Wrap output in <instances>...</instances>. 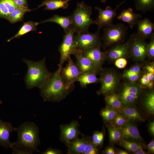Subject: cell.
<instances>
[{
  "instance_id": "35",
  "label": "cell",
  "mask_w": 154,
  "mask_h": 154,
  "mask_svg": "<svg viewBox=\"0 0 154 154\" xmlns=\"http://www.w3.org/2000/svg\"><path fill=\"white\" fill-rule=\"evenodd\" d=\"M129 121L124 115L118 112L111 124L120 127L123 126Z\"/></svg>"
},
{
  "instance_id": "43",
  "label": "cell",
  "mask_w": 154,
  "mask_h": 154,
  "mask_svg": "<svg viewBox=\"0 0 154 154\" xmlns=\"http://www.w3.org/2000/svg\"><path fill=\"white\" fill-rule=\"evenodd\" d=\"M141 73H136L131 75L126 78L131 82H136L139 78Z\"/></svg>"
},
{
  "instance_id": "7",
  "label": "cell",
  "mask_w": 154,
  "mask_h": 154,
  "mask_svg": "<svg viewBox=\"0 0 154 154\" xmlns=\"http://www.w3.org/2000/svg\"><path fill=\"white\" fill-rule=\"evenodd\" d=\"M141 88L135 82L124 84L119 95L123 107L133 105L137 102Z\"/></svg>"
},
{
  "instance_id": "21",
  "label": "cell",
  "mask_w": 154,
  "mask_h": 154,
  "mask_svg": "<svg viewBox=\"0 0 154 154\" xmlns=\"http://www.w3.org/2000/svg\"><path fill=\"white\" fill-rule=\"evenodd\" d=\"M52 22L55 23L61 27L65 33L72 27V20L71 15L63 16L55 15L52 17L40 22V23Z\"/></svg>"
},
{
  "instance_id": "44",
  "label": "cell",
  "mask_w": 154,
  "mask_h": 154,
  "mask_svg": "<svg viewBox=\"0 0 154 154\" xmlns=\"http://www.w3.org/2000/svg\"><path fill=\"white\" fill-rule=\"evenodd\" d=\"M60 151L56 149L49 148L46 151L42 153V154H60Z\"/></svg>"
},
{
  "instance_id": "39",
  "label": "cell",
  "mask_w": 154,
  "mask_h": 154,
  "mask_svg": "<svg viewBox=\"0 0 154 154\" xmlns=\"http://www.w3.org/2000/svg\"><path fill=\"white\" fill-rule=\"evenodd\" d=\"M141 70L140 66L135 65L129 69L125 70L122 74V77L126 78L128 76L136 73H141Z\"/></svg>"
},
{
  "instance_id": "36",
  "label": "cell",
  "mask_w": 154,
  "mask_h": 154,
  "mask_svg": "<svg viewBox=\"0 0 154 154\" xmlns=\"http://www.w3.org/2000/svg\"><path fill=\"white\" fill-rule=\"evenodd\" d=\"M104 139V134L102 132L96 131L92 137V143L96 146L101 145Z\"/></svg>"
},
{
  "instance_id": "46",
  "label": "cell",
  "mask_w": 154,
  "mask_h": 154,
  "mask_svg": "<svg viewBox=\"0 0 154 154\" xmlns=\"http://www.w3.org/2000/svg\"><path fill=\"white\" fill-rule=\"evenodd\" d=\"M147 149L150 153H154V141L153 140L151 141L147 145Z\"/></svg>"
},
{
  "instance_id": "8",
  "label": "cell",
  "mask_w": 154,
  "mask_h": 154,
  "mask_svg": "<svg viewBox=\"0 0 154 154\" xmlns=\"http://www.w3.org/2000/svg\"><path fill=\"white\" fill-rule=\"evenodd\" d=\"M135 34L136 33L131 34L125 43L116 44L105 52L106 59L114 60L131 56L132 45Z\"/></svg>"
},
{
  "instance_id": "17",
  "label": "cell",
  "mask_w": 154,
  "mask_h": 154,
  "mask_svg": "<svg viewBox=\"0 0 154 154\" xmlns=\"http://www.w3.org/2000/svg\"><path fill=\"white\" fill-rule=\"evenodd\" d=\"M78 125L77 121H73L61 126V139L68 146L71 141L77 138L79 133Z\"/></svg>"
},
{
  "instance_id": "14",
  "label": "cell",
  "mask_w": 154,
  "mask_h": 154,
  "mask_svg": "<svg viewBox=\"0 0 154 154\" xmlns=\"http://www.w3.org/2000/svg\"><path fill=\"white\" fill-rule=\"evenodd\" d=\"M145 40L136 33L132 45L131 56L136 60H143L147 56V44Z\"/></svg>"
},
{
  "instance_id": "2",
  "label": "cell",
  "mask_w": 154,
  "mask_h": 154,
  "mask_svg": "<svg viewBox=\"0 0 154 154\" xmlns=\"http://www.w3.org/2000/svg\"><path fill=\"white\" fill-rule=\"evenodd\" d=\"M62 67L59 66L56 71L52 73L49 80L40 89V95L44 101L59 102L72 90L67 87L62 78Z\"/></svg>"
},
{
  "instance_id": "24",
  "label": "cell",
  "mask_w": 154,
  "mask_h": 154,
  "mask_svg": "<svg viewBox=\"0 0 154 154\" xmlns=\"http://www.w3.org/2000/svg\"><path fill=\"white\" fill-rule=\"evenodd\" d=\"M118 111L124 115L129 121H145L141 114L132 105L123 107Z\"/></svg>"
},
{
  "instance_id": "5",
  "label": "cell",
  "mask_w": 154,
  "mask_h": 154,
  "mask_svg": "<svg viewBox=\"0 0 154 154\" xmlns=\"http://www.w3.org/2000/svg\"><path fill=\"white\" fill-rule=\"evenodd\" d=\"M128 27L121 23L106 27L104 31L103 39L104 45L109 46L122 42L126 35Z\"/></svg>"
},
{
  "instance_id": "22",
  "label": "cell",
  "mask_w": 154,
  "mask_h": 154,
  "mask_svg": "<svg viewBox=\"0 0 154 154\" xmlns=\"http://www.w3.org/2000/svg\"><path fill=\"white\" fill-rule=\"evenodd\" d=\"M20 8L13 0H0V18L7 19L15 9Z\"/></svg>"
},
{
  "instance_id": "10",
  "label": "cell",
  "mask_w": 154,
  "mask_h": 154,
  "mask_svg": "<svg viewBox=\"0 0 154 154\" xmlns=\"http://www.w3.org/2000/svg\"><path fill=\"white\" fill-rule=\"evenodd\" d=\"M67 61L66 66L62 68L61 76L67 87L73 89L74 87V83L77 81L81 73L76 63L70 57Z\"/></svg>"
},
{
  "instance_id": "23",
  "label": "cell",
  "mask_w": 154,
  "mask_h": 154,
  "mask_svg": "<svg viewBox=\"0 0 154 154\" xmlns=\"http://www.w3.org/2000/svg\"><path fill=\"white\" fill-rule=\"evenodd\" d=\"M71 0H45L37 8L45 6V10L54 11L60 8L65 9L68 6V2Z\"/></svg>"
},
{
  "instance_id": "12",
  "label": "cell",
  "mask_w": 154,
  "mask_h": 154,
  "mask_svg": "<svg viewBox=\"0 0 154 154\" xmlns=\"http://www.w3.org/2000/svg\"><path fill=\"white\" fill-rule=\"evenodd\" d=\"M125 2V1H123L117 5L114 9L109 6H107L105 9L99 7H95L98 11L99 14L96 19L94 20V24L98 26V30H100L104 27H106L113 24L112 21L116 16L117 9Z\"/></svg>"
},
{
  "instance_id": "28",
  "label": "cell",
  "mask_w": 154,
  "mask_h": 154,
  "mask_svg": "<svg viewBox=\"0 0 154 154\" xmlns=\"http://www.w3.org/2000/svg\"><path fill=\"white\" fill-rule=\"evenodd\" d=\"M96 75L91 73H81L79 76L77 81L80 82L82 87L86 88L88 84L100 82L99 78H97Z\"/></svg>"
},
{
  "instance_id": "37",
  "label": "cell",
  "mask_w": 154,
  "mask_h": 154,
  "mask_svg": "<svg viewBox=\"0 0 154 154\" xmlns=\"http://www.w3.org/2000/svg\"><path fill=\"white\" fill-rule=\"evenodd\" d=\"M92 142L86 141V143L83 154H96L98 153V149Z\"/></svg>"
},
{
  "instance_id": "16",
  "label": "cell",
  "mask_w": 154,
  "mask_h": 154,
  "mask_svg": "<svg viewBox=\"0 0 154 154\" xmlns=\"http://www.w3.org/2000/svg\"><path fill=\"white\" fill-rule=\"evenodd\" d=\"M16 129L11 123L4 121L0 119V146L6 149H12L13 143L10 141V135L11 132L15 131Z\"/></svg>"
},
{
  "instance_id": "32",
  "label": "cell",
  "mask_w": 154,
  "mask_h": 154,
  "mask_svg": "<svg viewBox=\"0 0 154 154\" xmlns=\"http://www.w3.org/2000/svg\"><path fill=\"white\" fill-rule=\"evenodd\" d=\"M118 111L112 108L106 106L100 112V115L104 120L112 124Z\"/></svg>"
},
{
  "instance_id": "33",
  "label": "cell",
  "mask_w": 154,
  "mask_h": 154,
  "mask_svg": "<svg viewBox=\"0 0 154 154\" xmlns=\"http://www.w3.org/2000/svg\"><path fill=\"white\" fill-rule=\"evenodd\" d=\"M119 142L121 146L133 153L139 150L143 149L140 144L133 141L122 139Z\"/></svg>"
},
{
  "instance_id": "49",
  "label": "cell",
  "mask_w": 154,
  "mask_h": 154,
  "mask_svg": "<svg viewBox=\"0 0 154 154\" xmlns=\"http://www.w3.org/2000/svg\"><path fill=\"white\" fill-rule=\"evenodd\" d=\"M146 74L150 81L154 82V74L152 73L147 72Z\"/></svg>"
},
{
  "instance_id": "29",
  "label": "cell",
  "mask_w": 154,
  "mask_h": 154,
  "mask_svg": "<svg viewBox=\"0 0 154 154\" xmlns=\"http://www.w3.org/2000/svg\"><path fill=\"white\" fill-rule=\"evenodd\" d=\"M134 1L136 9L143 13L154 9V0H134Z\"/></svg>"
},
{
  "instance_id": "25",
  "label": "cell",
  "mask_w": 154,
  "mask_h": 154,
  "mask_svg": "<svg viewBox=\"0 0 154 154\" xmlns=\"http://www.w3.org/2000/svg\"><path fill=\"white\" fill-rule=\"evenodd\" d=\"M105 100L106 106L118 111L123 107L119 95L114 92L106 95Z\"/></svg>"
},
{
  "instance_id": "38",
  "label": "cell",
  "mask_w": 154,
  "mask_h": 154,
  "mask_svg": "<svg viewBox=\"0 0 154 154\" xmlns=\"http://www.w3.org/2000/svg\"><path fill=\"white\" fill-rule=\"evenodd\" d=\"M149 43L147 44V56L151 58L154 57V33H152L150 37Z\"/></svg>"
},
{
  "instance_id": "15",
  "label": "cell",
  "mask_w": 154,
  "mask_h": 154,
  "mask_svg": "<svg viewBox=\"0 0 154 154\" xmlns=\"http://www.w3.org/2000/svg\"><path fill=\"white\" fill-rule=\"evenodd\" d=\"M101 46L82 50L83 55L89 59L97 67L102 70V66L106 59L105 52L101 50Z\"/></svg>"
},
{
  "instance_id": "6",
  "label": "cell",
  "mask_w": 154,
  "mask_h": 154,
  "mask_svg": "<svg viewBox=\"0 0 154 154\" xmlns=\"http://www.w3.org/2000/svg\"><path fill=\"white\" fill-rule=\"evenodd\" d=\"M75 33L72 27L65 33L62 42L58 48L60 54L58 66H62L64 63L70 57V55L73 54L78 48L74 37Z\"/></svg>"
},
{
  "instance_id": "31",
  "label": "cell",
  "mask_w": 154,
  "mask_h": 154,
  "mask_svg": "<svg viewBox=\"0 0 154 154\" xmlns=\"http://www.w3.org/2000/svg\"><path fill=\"white\" fill-rule=\"evenodd\" d=\"M31 10L29 9L21 8L17 9L10 15L7 20L13 23L22 21L25 14Z\"/></svg>"
},
{
  "instance_id": "1",
  "label": "cell",
  "mask_w": 154,
  "mask_h": 154,
  "mask_svg": "<svg viewBox=\"0 0 154 154\" xmlns=\"http://www.w3.org/2000/svg\"><path fill=\"white\" fill-rule=\"evenodd\" d=\"M15 131L18 140L13 143V154H31L39 152V129L34 123L25 122L16 128Z\"/></svg>"
},
{
  "instance_id": "45",
  "label": "cell",
  "mask_w": 154,
  "mask_h": 154,
  "mask_svg": "<svg viewBox=\"0 0 154 154\" xmlns=\"http://www.w3.org/2000/svg\"><path fill=\"white\" fill-rule=\"evenodd\" d=\"M145 68L147 72L152 73L154 74V65L153 62L147 65Z\"/></svg>"
},
{
  "instance_id": "19",
  "label": "cell",
  "mask_w": 154,
  "mask_h": 154,
  "mask_svg": "<svg viewBox=\"0 0 154 154\" xmlns=\"http://www.w3.org/2000/svg\"><path fill=\"white\" fill-rule=\"evenodd\" d=\"M137 33L145 39L150 37L154 29V24L148 19L145 18L138 20L136 24Z\"/></svg>"
},
{
  "instance_id": "4",
  "label": "cell",
  "mask_w": 154,
  "mask_h": 154,
  "mask_svg": "<svg viewBox=\"0 0 154 154\" xmlns=\"http://www.w3.org/2000/svg\"><path fill=\"white\" fill-rule=\"evenodd\" d=\"M92 8L83 1L78 3L76 7L71 15L72 27L76 33H80L88 32L90 26L94 24L91 18Z\"/></svg>"
},
{
  "instance_id": "26",
  "label": "cell",
  "mask_w": 154,
  "mask_h": 154,
  "mask_svg": "<svg viewBox=\"0 0 154 154\" xmlns=\"http://www.w3.org/2000/svg\"><path fill=\"white\" fill-rule=\"evenodd\" d=\"M86 141L84 139L77 138L71 141L68 145L70 153L83 154Z\"/></svg>"
},
{
  "instance_id": "9",
  "label": "cell",
  "mask_w": 154,
  "mask_h": 154,
  "mask_svg": "<svg viewBox=\"0 0 154 154\" xmlns=\"http://www.w3.org/2000/svg\"><path fill=\"white\" fill-rule=\"evenodd\" d=\"M99 81L101 86L98 93L106 95L114 92L117 86L118 78L114 72L104 70L101 72Z\"/></svg>"
},
{
  "instance_id": "30",
  "label": "cell",
  "mask_w": 154,
  "mask_h": 154,
  "mask_svg": "<svg viewBox=\"0 0 154 154\" xmlns=\"http://www.w3.org/2000/svg\"><path fill=\"white\" fill-rule=\"evenodd\" d=\"M107 127L111 142L114 143L119 142L123 139L121 132L119 127L111 124L108 125Z\"/></svg>"
},
{
  "instance_id": "53",
  "label": "cell",
  "mask_w": 154,
  "mask_h": 154,
  "mask_svg": "<svg viewBox=\"0 0 154 154\" xmlns=\"http://www.w3.org/2000/svg\"><path fill=\"white\" fill-rule=\"evenodd\" d=\"M2 103V101L0 100V104H1Z\"/></svg>"
},
{
  "instance_id": "48",
  "label": "cell",
  "mask_w": 154,
  "mask_h": 154,
  "mask_svg": "<svg viewBox=\"0 0 154 154\" xmlns=\"http://www.w3.org/2000/svg\"><path fill=\"white\" fill-rule=\"evenodd\" d=\"M104 153L106 154H114L116 153L114 149L111 147H108L106 149Z\"/></svg>"
},
{
  "instance_id": "42",
  "label": "cell",
  "mask_w": 154,
  "mask_h": 154,
  "mask_svg": "<svg viewBox=\"0 0 154 154\" xmlns=\"http://www.w3.org/2000/svg\"><path fill=\"white\" fill-rule=\"evenodd\" d=\"M150 82L146 74L143 75L140 80V82L141 86L147 88V86Z\"/></svg>"
},
{
  "instance_id": "41",
  "label": "cell",
  "mask_w": 154,
  "mask_h": 154,
  "mask_svg": "<svg viewBox=\"0 0 154 154\" xmlns=\"http://www.w3.org/2000/svg\"><path fill=\"white\" fill-rule=\"evenodd\" d=\"M14 3L18 7L28 9L26 0H13Z\"/></svg>"
},
{
  "instance_id": "20",
  "label": "cell",
  "mask_w": 154,
  "mask_h": 154,
  "mask_svg": "<svg viewBox=\"0 0 154 154\" xmlns=\"http://www.w3.org/2000/svg\"><path fill=\"white\" fill-rule=\"evenodd\" d=\"M141 17V14L134 13L133 9L131 8H129L123 10L117 17V18L118 20L127 23L129 27L132 28L136 24L139 19Z\"/></svg>"
},
{
  "instance_id": "51",
  "label": "cell",
  "mask_w": 154,
  "mask_h": 154,
  "mask_svg": "<svg viewBox=\"0 0 154 154\" xmlns=\"http://www.w3.org/2000/svg\"><path fill=\"white\" fill-rule=\"evenodd\" d=\"M116 153L118 154H127L128 153L125 151L123 150H120L118 151Z\"/></svg>"
},
{
  "instance_id": "34",
  "label": "cell",
  "mask_w": 154,
  "mask_h": 154,
  "mask_svg": "<svg viewBox=\"0 0 154 154\" xmlns=\"http://www.w3.org/2000/svg\"><path fill=\"white\" fill-rule=\"evenodd\" d=\"M144 107L150 114L154 113V92L151 91L145 96L144 100Z\"/></svg>"
},
{
  "instance_id": "52",
  "label": "cell",
  "mask_w": 154,
  "mask_h": 154,
  "mask_svg": "<svg viewBox=\"0 0 154 154\" xmlns=\"http://www.w3.org/2000/svg\"><path fill=\"white\" fill-rule=\"evenodd\" d=\"M101 1L103 3H105L106 1V0H101Z\"/></svg>"
},
{
  "instance_id": "3",
  "label": "cell",
  "mask_w": 154,
  "mask_h": 154,
  "mask_svg": "<svg viewBox=\"0 0 154 154\" xmlns=\"http://www.w3.org/2000/svg\"><path fill=\"white\" fill-rule=\"evenodd\" d=\"M23 61L28 67L24 78L27 88L29 89L38 87L40 89L48 81L52 74L46 67V58L37 62L25 58L23 59Z\"/></svg>"
},
{
  "instance_id": "13",
  "label": "cell",
  "mask_w": 154,
  "mask_h": 154,
  "mask_svg": "<svg viewBox=\"0 0 154 154\" xmlns=\"http://www.w3.org/2000/svg\"><path fill=\"white\" fill-rule=\"evenodd\" d=\"M73 55L76 57V63L81 74L91 73L96 74L102 70L95 66L89 59L83 55L82 50L77 48Z\"/></svg>"
},
{
  "instance_id": "50",
  "label": "cell",
  "mask_w": 154,
  "mask_h": 154,
  "mask_svg": "<svg viewBox=\"0 0 154 154\" xmlns=\"http://www.w3.org/2000/svg\"><path fill=\"white\" fill-rule=\"evenodd\" d=\"M133 154H146V153L145 152L143 149H140L137 151L133 153Z\"/></svg>"
},
{
  "instance_id": "40",
  "label": "cell",
  "mask_w": 154,
  "mask_h": 154,
  "mask_svg": "<svg viewBox=\"0 0 154 154\" xmlns=\"http://www.w3.org/2000/svg\"><path fill=\"white\" fill-rule=\"evenodd\" d=\"M115 60V65L116 67L119 68H124L127 64V61L125 58H119Z\"/></svg>"
},
{
  "instance_id": "27",
  "label": "cell",
  "mask_w": 154,
  "mask_h": 154,
  "mask_svg": "<svg viewBox=\"0 0 154 154\" xmlns=\"http://www.w3.org/2000/svg\"><path fill=\"white\" fill-rule=\"evenodd\" d=\"M40 22H36L29 21L24 23L19 30L18 32L13 37L8 39L9 42L14 38H20L21 36L32 31L37 30V26Z\"/></svg>"
},
{
  "instance_id": "11",
  "label": "cell",
  "mask_w": 154,
  "mask_h": 154,
  "mask_svg": "<svg viewBox=\"0 0 154 154\" xmlns=\"http://www.w3.org/2000/svg\"><path fill=\"white\" fill-rule=\"evenodd\" d=\"M99 32L100 30H98L95 33L87 32L74 35V39L78 48L83 50L101 46Z\"/></svg>"
},
{
  "instance_id": "18",
  "label": "cell",
  "mask_w": 154,
  "mask_h": 154,
  "mask_svg": "<svg viewBox=\"0 0 154 154\" xmlns=\"http://www.w3.org/2000/svg\"><path fill=\"white\" fill-rule=\"evenodd\" d=\"M123 139L141 141L142 139L137 126L129 121L123 127H119Z\"/></svg>"
},
{
  "instance_id": "47",
  "label": "cell",
  "mask_w": 154,
  "mask_h": 154,
  "mask_svg": "<svg viewBox=\"0 0 154 154\" xmlns=\"http://www.w3.org/2000/svg\"><path fill=\"white\" fill-rule=\"evenodd\" d=\"M148 130L150 134L152 135H154V121L149 123L148 126Z\"/></svg>"
}]
</instances>
